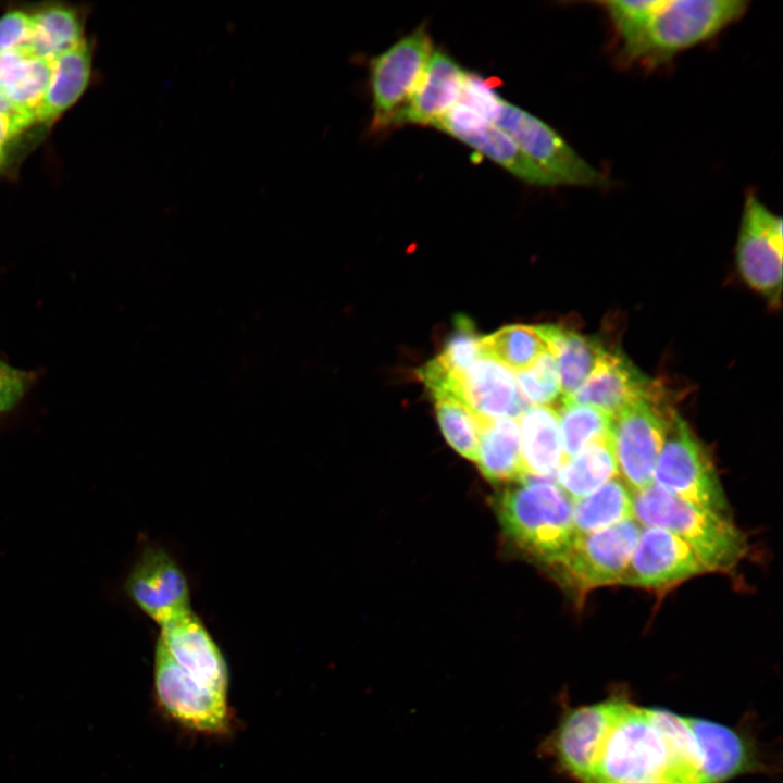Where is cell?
<instances>
[{"label":"cell","mask_w":783,"mask_h":783,"mask_svg":"<svg viewBox=\"0 0 783 783\" xmlns=\"http://www.w3.org/2000/svg\"><path fill=\"white\" fill-rule=\"evenodd\" d=\"M634 519L670 531L694 550L706 572H728L746 556L745 534L723 513L680 499L651 484L634 493Z\"/></svg>","instance_id":"1"},{"label":"cell","mask_w":783,"mask_h":783,"mask_svg":"<svg viewBox=\"0 0 783 783\" xmlns=\"http://www.w3.org/2000/svg\"><path fill=\"white\" fill-rule=\"evenodd\" d=\"M748 5L744 0H662L642 35L620 55L625 63L661 65L737 22Z\"/></svg>","instance_id":"2"},{"label":"cell","mask_w":783,"mask_h":783,"mask_svg":"<svg viewBox=\"0 0 783 783\" xmlns=\"http://www.w3.org/2000/svg\"><path fill=\"white\" fill-rule=\"evenodd\" d=\"M573 502L556 484L526 480L497 501L505 532L530 555L554 564L575 535Z\"/></svg>","instance_id":"3"},{"label":"cell","mask_w":783,"mask_h":783,"mask_svg":"<svg viewBox=\"0 0 783 783\" xmlns=\"http://www.w3.org/2000/svg\"><path fill=\"white\" fill-rule=\"evenodd\" d=\"M667 765L666 747L646 708L621 697L609 733L584 783L662 779Z\"/></svg>","instance_id":"4"},{"label":"cell","mask_w":783,"mask_h":783,"mask_svg":"<svg viewBox=\"0 0 783 783\" xmlns=\"http://www.w3.org/2000/svg\"><path fill=\"white\" fill-rule=\"evenodd\" d=\"M545 173L556 185L602 188L608 177L577 153L550 125L527 111L500 99L490 120Z\"/></svg>","instance_id":"5"},{"label":"cell","mask_w":783,"mask_h":783,"mask_svg":"<svg viewBox=\"0 0 783 783\" xmlns=\"http://www.w3.org/2000/svg\"><path fill=\"white\" fill-rule=\"evenodd\" d=\"M652 484L680 499L720 513L726 508L712 461L675 411L655 467Z\"/></svg>","instance_id":"6"},{"label":"cell","mask_w":783,"mask_h":783,"mask_svg":"<svg viewBox=\"0 0 783 783\" xmlns=\"http://www.w3.org/2000/svg\"><path fill=\"white\" fill-rule=\"evenodd\" d=\"M673 413L660 389L612 417L610 439L619 473L634 493L652 484L655 467Z\"/></svg>","instance_id":"7"},{"label":"cell","mask_w":783,"mask_h":783,"mask_svg":"<svg viewBox=\"0 0 783 783\" xmlns=\"http://www.w3.org/2000/svg\"><path fill=\"white\" fill-rule=\"evenodd\" d=\"M433 53L426 26L420 25L370 62L375 132L398 125Z\"/></svg>","instance_id":"8"},{"label":"cell","mask_w":783,"mask_h":783,"mask_svg":"<svg viewBox=\"0 0 783 783\" xmlns=\"http://www.w3.org/2000/svg\"><path fill=\"white\" fill-rule=\"evenodd\" d=\"M641 530L633 518L605 530L575 534L551 566L581 593L620 584Z\"/></svg>","instance_id":"9"},{"label":"cell","mask_w":783,"mask_h":783,"mask_svg":"<svg viewBox=\"0 0 783 783\" xmlns=\"http://www.w3.org/2000/svg\"><path fill=\"white\" fill-rule=\"evenodd\" d=\"M620 698L576 707L563 704L556 728L538 746L539 755L551 760L559 773L584 783L612 725Z\"/></svg>","instance_id":"10"},{"label":"cell","mask_w":783,"mask_h":783,"mask_svg":"<svg viewBox=\"0 0 783 783\" xmlns=\"http://www.w3.org/2000/svg\"><path fill=\"white\" fill-rule=\"evenodd\" d=\"M782 219L755 192H747L741 216L736 264L744 282L771 304L782 291Z\"/></svg>","instance_id":"11"},{"label":"cell","mask_w":783,"mask_h":783,"mask_svg":"<svg viewBox=\"0 0 783 783\" xmlns=\"http://www.w3.org/2000/svg\"><path fill=\"white\" fill-rule=\"evenodd\" d=\"M154 691L162 711L182 726L206 734H225L232 713L227 694L209 689L186 676L157 643Z\"/></svg>","instance_id":"12"},{"label":"cell","mask_w":783,"mask_h":783,"mask_svg":"<svg viewBox=\"0 0 783 783\" xmlns=\"http://www.w3.org/2000/svg\"><path fill=\"white\" fill-rule=\"evenodd\" d=\"M125 591L160 627L192 612L188 581L160 546L142 550L128 574Z\"/></svg>","instance_id":"13"},{"label":"cell","mask_w":783,"mask_h":783,"mask_svg":"<svg viewBox=\"0 0 783 783\" xmlns=\"http://www.w3.org/2000/svg\"><path fill=\"white\" fill-rule=\"evenodd\" d=\"M433 127L473 148L529 185L556 186L508 134L464 103L458 102Z\"/></svg>","instance_id":"14"},{"label":"cell","mask_w":783,"mask_h":783,"mask_svg":"<svg viewBox=\"0 0 783 783\" xmlns=\"http://www.w3.org/2000/svg\"><path fill=\"white\" fill-rule=\"evenodd\" d=\"M704 572L686 542L664 529L645 526L620 584L663 589Z\"/></svg>","instance_id":"15"},{"label":"cell","mask_w":783,"mask_h":783,"mask_svg":"<svg viewBox=\"0 0 783 783\" xmlns=\"http://www.w3.org/2000/svg\"><path fill=\"white\" fill-rule=\"evenodd\" d=\"M160 629L157 643L183 673L207 688L227 694L226 661L213 637L194 612Z\"/></svg>","instance_id":"16"},{"label":"cell","mask_w":783,"mask_h":783,"mask_svg":"<svg viewBox=\"0 0 783 783\" xmlns=\"http://www.w3.org/2000/svg\"><path fill=\"white\" fill-rule=\"evenodd\" d=\"M699 753V783H724L765 768L755 741L745 731L714 721L685 717Z\"/></svg>","instance_id":"17"},{"label":"cell","mask_w":783,"mask_h":783,"mask_svg":"<svg viewBox=\"0 0 783 783\" xmlns=\"http://www.w3.org/2000/svg\"><path fill=\"white\" fill-rule=\"evenodd\" d=\"M661 389L619 350L605 349L583 385L562 402L589 406L611 417Z\"/></svg>","instance_id":"18"},{"label":"cell","mask_w":783,"mask_h":783,"mask_svg":"<svg viewBox=\"0 0 783 783\" xmlns=\"http://www.w3.org/2000/svg\"><path fill=\"white\" fill-rule=\"evenodd\" d=\"M459 399L487 420L518 419L526 409L512 372L484 353L461 375Z\"/></svg>","instance_id":"19"},{"label":"cell","mask_w":783,"mask_h":783,"mask_svg":"<svg viewBox=\"0 0 783 783\" xmlns=\"http://www.w3.org/2000/svg\"><path fill=\"white\" fill-rule=\"evenodd\" d=\"M467 73L448 53L433 51L398 125L434 126L460 101Z\"/></svg>","instance_id":"20"},{"label":"cell","mask_w":783,"mask_h":783,"mask_svg":"<svg viewBox=\"0 0 783 783\" xmlns=\"http://www.w3.org/2000/svg\"><path fill=\"white\" fill-rule=\"evenodd\" d=\"M519 418L524 480L555 476L563 462L557 410L550 406H534Z\"/></svg>","instance_id":"21"},{"label":"cell","mask_w":783,"mask_h":783,"mask_svg":"<svg viewBox=\"0 0 783 783\" xmlns=\"http://www.w3.org/2000/svg\"><path fill=\"white\" fill-rule=\"evenodd\" d=\"M560 376L561 399L573 395L587 380L605 347L598 339L554 324L538 325Z\"/></svg>","instance_id":"22"},{"label":"cell","mask_w":783,"mask_h":783,"mask_svg":"<svg viewBox=\"0 0 783 783\" xmlns=\"http://www.w3.org/2000/svg\"><path fill=\"white\" fill-rule=\"evenodd\" d=\"M475 462L482 474L489 481L524 480L518 419H482Z\"/></svg>","instance_id":"23"},{"label":"cell","mask_w":783,"mask_h":783,"mask_svg":"<svg viewBox=\"0 0 783 783\" xmlns=\"http://www.w3.org/2000/svg\"><path fill=\"white\" fill-rule=\"evenodd\" d=\"M91 71V54L86 40L52 60L47 92L35 113V123H51L80 97Z\"/></svg>","instance_id":"24"},{"label":"cell","mask_w":783,"mask_h":783,"mask_svg":"<svg viewBox=\"0 0 783 783\" xmlns=\"http://www.w3.org/2000/svg\"><path fill=\"white\" fill-rule=\"evenodd\" d=\"M555 476L558 486L572 502L620 476L610 434L591 443L579 453L563 461Z\"/></svg>","instance_id":"25"},{"label":"cell","mask_w":783,"mask_h":783,"mask_svg":"<svg viewBox=\"0 0 783 783\" xmlns=\"http://www.w3.org/2000/svg\"><path fill=\"white\" fill-rule=\"evenodd\" d=\"M634 492L617 476L588 496L573 501L575 534L608 529L634 518Z\"/></svg>","instance_id":"26"},{"label":"cell","mask_w":783,"mask_h":783,"mask_svg":"<svg viewBox=\"0 0 783 783\" xmlns=\"http://www.w3.org/2000/svg\"><path fill=\"white\" fill-rule=\"evenodd\" d=\"M32 17V35L26 47L33 55L53 60L85 38L79 16L74 9L61 4L41 8Z\"/></svg>","instance_id":"27"},{"label":"cell","mask_w":783,"mask_h":783,"mask_svg":"<svg viewBox=\"0 0 783 783\" xmlns=\"http://www.w3.org/2000/svg\"><path fill=\"white\" fill-rule=\"evenodd\" d=\"M482 352L515 372L530 368L548 351L538 325L510 324L482 337Z\"/></svg>","instance_id":"28"},{"label":"cell","mask_w":783,"mask_h":783,"mask_svg":"<svg viewBox=\"0 0 783 783\" xmlns=\"http://www.w3.org/2000/svg\"><path fill=\"white\" fill-rule=\"evenodd\" d=\"M558 414L563 461L610 434L612 417L596 408L562 402Z\"/></svg>","instance_id":"29"},{"label":"cell","mask_w":783,"mask_h":783,"mask_svg":"<svg viewBox=\"0 0 783 783\" xmlns=\"http://www.w3.org/2000/svg\"><path fill=\"white\" fill-rule=\"evenodd\" d=\"M434 400L437 422L447 443L462 457L475 461L482 418L458 398L443 397Z\"/></svg>","instance_id":"30"},{"label":"cell","mask_w":783,"mask_h":783,"mask_svg":"<svg viewBox=\"0 0 783 783\" xmlns=\"http://www.w3.org/2000/svg\"><path fill=\"white\" fill-rule=\"evenodd\" d=\"M482 337L473 321L465 314L453 318L452 331L446 339L442 352L435 357L439 363L457 378L483 355Z\"/></svg>","instance_id":"31"},{"label":"cell","mask_w":783,"mask_h":783,"mask_svg":"<svg viewBox=\"0 0 783 783\" xmlns=\"http://www.w3.org/2000/svg\"><path fill=\"white\" fill-rule=\"evenodd\" d=\"M662 0L599 1L620 44V50L632 45L644 32Z\"/></svg>","instance_id":"32"},{"label":"cell","mask_w":783,"mask_h":783,"mask_svg":"<svg viewBox=\"0 0 783 783\" xmlns=\"http://www.w3.org/2000/svg\"><path fill=\"white\" fill-rule=\"evenodd\" d=\"M522 399L534 406H550L561 397L557 363L549 351L544 352L530 368L515 372Z\"/></svg>","instance_id":"33"},{"label":"cell","mask_w":783,"mask_h":783,"mask_svg":"<svg viewBox=\"0 0 783 783\" xmlns=\"http://www.w3.org/2000/svg\"><path fill=\"white\" fill-rule=\"evenodd\" d=\"M32 35L30 14L13 10L0 18V52L26 49Z\"/></svg>","instance_id":"34"},{"label":"cell","mask_w":783,"mask_h":783,"mask_svg":"<svg viewBox=\"0 0 783 783\" xmlns=\"http://www.w3.org/2000/svg\"><path fill=\"white\" fill-rule=\"evenodd\" d=\"M32 124L34 121L29 117L0 113V154H4L7 145Z\"/></svg>","instance_id":"35"},{"label":"cell","mask_w":783,"mask_h":783,"mask_svg":"<svg viewBox=\"0 0 783 783\" xmlns=\"http://www.w3.org/2000/svg\"><path fill=\"white\" fill-rule=\"evenodd\" d=\"M0 113L11 115V116L21 115V116H26V117L32 119L30 116H27V115L22 114L18 111H16L1 94H0Z\"/></svg>","instance_id":"36"},{"label":"cell","mask_w":783,"mask_h":783,"mask_svg":"<svg viewBox=\"0 0 783 783\" xmlns=\"http://www.w3.org/2000/svg\"><path fill=\"white\" fill-rule=\"evenodd\" d=\"M631 783H667L662 779H650V780H644V781H637V782H631Z\"/></svg>","instance_id":"37"},{"label":"cell","mask_w":783,"mask_h":783,"mask_svg":"<svg viewBox=\"0 0 783 783\" xmlns=\"http://www.w3.org/2000/svg\"><path fill=\"white\" fill-rule=\"evenodd\" d=\"M3 157H4V154H0V162H1V160H2Z\"/></svg>","instance_id":"38"}]
</instances>
